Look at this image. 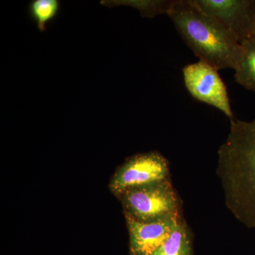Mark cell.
I'll list each match as a JSON object with an SVG mask.
<instances>
[{
	"label": "cell",
	"mask_w": 255,
	"mask_h": 255,
	"mask_svg": "<svg viewBox=\"0 0 255 255\" xmlns=\"http://www.w3.org/2000/svg\"><path fill=\"white\" fill-rule=\"evenodd\" d=\"M218 157L217 174L228 209L242 224L255 229V119L231 120Z\"/></svg>",
	"instance_id": "6da1fadb"
},
{
	"label": "cell",
	"mask_w": 255,
	"mask_h": 255,
	"mask_svg": "<svg viewBox=\"0 0 255 255\" xmlns=\"http://www.w3.org/2000/svg\"><path fill=\"white\" fill-rule=\"evenodd\" d=\"M167 15L183 40L199 59L218 70H236L243 55L237 38L194 0H173Z\"/></svg>",
	"instance_id": "7a4b0ae2"
},
{
	"label": "cell",
	"mask_w": 255,
	"mask_h": 255,
	"mask_svg": "<svg viewBox=\"0 0 255 255\" xmlns=\"http://www.w3.org/2000/svg\"><path fill=\"white\" fill-rule=\"evenodd\" d=\"M125 217L152 222L181 214V203L170 179L133 188L118 196Z\"/></svg>",
	"instance_id": "3957f363"
},
{
	"label": "cell",
	"mask_w": 255,
	"mask_h": 255,
	"mask_svg": "<svg viewBox=\"0 0 255 255\" xmlns=\"http://www.w3.org/2000/svg\"><path fill=\"white\" fill-rule=\"evenodd\" d=\"M169 178V162L156 151L137 153L126 159L111 177L109 188L116 197L133 188Z\"/></svg>",
	"instance_id": "277c9868"
},
{
	"label": "cell",
	"mask_w": 255,
	"mask_h": 255,
	"mask_svg": "<svg viewBox=\"0 0 255 255\" xmlns=\"http://www.w3.org/2000/svg\"><path fill=\"white\" fill-rule=\"evenodd\" d=\"M184 85L193 98L216 107L234 119L226 84L219 70L204 60L189 64L182 70Z\"/></svg>",
	"instance_id": "5b68a950"
},
{
	"label": "cell",
	"mask_w": 255,
	"mask_h": 255,
	"mask_svg": "<svg viewBox=\"0 0 255 255\" xmlns=\"http://www.w3.org/2000/svg\"><path fill=\"white\" fill-rule=\"evenodd\" d=\"M206 14L217 19L238 41L251 38L255 16V0H194Z\"/></svg>",
	"instance_id": "8992f818"
},
{
	"label": "cell",
	"mask_w": 255,
	"mask_h": 255,
	"mask_svg": "<svg viewBox=\"0 0 255 255\" xmlns=\"http://www.w3.org/2000/svg\"><path fill=\"white\" fill-rule=\"evenodd\" d=\"M125 219L130 255H152L169 237L183 218L179 215L152 222H140L128 217Z\"/></svg>",
	"instance_id": "52a82bcc"
},
{
	"label": "cell",
	"mask_w": 255,
	"mask_h": 255,
	"mask_svg": "<svg viewBox=\"0 0 255 255\" xmlns=\"http://www.w3.org/2000/svg\"><path fill=\"white\" fill-rule=\"evenodd\" d=\"M152 255H194L192 236L184 219Z\"/></svg>",
	"instance_id": "ba28073f"
},
{
	"label": "cell",
	"mask_w": 255,
	"mask_h": 255,
	"mask_svg": "<svg viewBox=\"0 0 255 255\" xmlns=\"http://www.w3.org/2000/svg\"><path fill=\"white\" fill-rule=\"evenodd\" d=\"M243 55L235 70V80L246 90L255 92V41L242 42Z\"/></svg>",
	"instance_id": "9c48e42d"
},
{
	"label": "cell",
	"mask_w": 255,
	"mask_h": 255,
	"mask_svg": "<svg viewBox=\"0 0 255 255\" xmlns=\"http://www.w3.org/2000/svg\"><path fill=\"white\" fill-rule=\"evenodd\" d=\"M60 11V2L57 0H34L30 3L28 12L31 19L41 31H44L50 21Z\"/></svg>",
	"instance_id": "30bf717a"
},
{
	"label": "cell",
	"mask_w": 255,
	"mask_h": 255,
	"mask_svg": "<svg viewBox=\"0 0 255 255\" xmlns=\"http://www.w3.org/2000/svg\"><path fill=\"white\" fill-rule=\"evenodd\" d=\"M249 39H253L255 41V16L253 21V26H252L251 38Z\"/></svg>",
	"instance_id": "8fae6325"
}]
</instances>
